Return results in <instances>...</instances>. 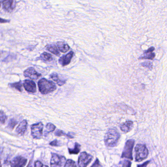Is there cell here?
Segmentation results:
<instances>
[{"mask_svg": "<svg viewBox=\"0 0 167 167\" xmlns=\"http://www.w3.org/2000/svg\"><path fill=\"white\" fill-rule=\"evenodd\" d=\"M119 138L120 134L115 129H109L105 136V143L108 147H114L118 144Z\"/></svg>", "mask_w": 167, "mask_h": 167, "instance_id": "obj_1", "label": "cell"}, {"mask_svg": "<svg viewBox=\"0 0 167 167\" xmlns=\"http://www.w3.org/2000/svg\"><path fill=\"white\" fill-rule=\"evenodd\" d=\"M38 85L40 91L43 94L51 93L56 89L55 84L53 82L48 81L46 78L40 79L38 82Z\"/></svg>", "mask_w": 167, "mask_h": 167, "instance_id": "obj_2", "label": "cell"}, {"mask_svg": "<svg viewBox=\"0 0 167 167\" xmlns=\"http://www.w3.org/2000/svg\"><path fill=\"white\" fill-rule=\"evenodd\" d=\"M135 161L141 162L147 158L149 151L146 145L138 144L135 147Z\"/></svg>", "mask_w": 167, "mask_h": 167, "instance_id": "obj_3", "label": "cell"}, {"mask_svg": "<svg viewBox=\"0 0 167 167\" xmlns=\"http://www.w3.org/2000/svg\"><path fill=\"white\" fill-rule=\"evenodd\" d=\"M134 140L133 139H130L128 140L126 143L125 146L123 150V153L122 154V158L129 159H133V150L134 145Z\"/></svg>", "mask_w": 167, "mask_h": 167, "instance_id": "obj_4", "label": "cell"}, {"mask_svg": "<svg viewBox=\"0 0 167 167\" xmlns=\"http://www.w3.org/2000/svg\"><path fill=\"white\" fill-rule=\"evenodd\" d=\"M43 126L42 123H37L31 125V135L33 138L39 139L42 137Z\"/></svg>", "mask_w": 167, "mask_h": 167, "instance_id": "obj_5", "label": "cell"}, {"mask_svg": "<svg viewBox=\"0 0 167 167\" xmlns=\"http://www.w3.org/2000/svg\"><path fill=\"white\" fill-rule=\"evenodd\" d=\"M92 157L91 155L87 154L86 152L81 153L79 157V167H86L92 160Z\"/></svg>", "mask_w": 167, "mask_h": 167, "instance_id": "obj_6", "label": "cell"}, {"mask_svg": "<svg viewBox=\"0 0 167 167\" xmlns=\"http://www.w3.org/2000/svg\"><path fill=\"white\" fill-rule=\"evenodd\" d=\"M65 160V157L64 156L55 154H52L51 161V167H61Z\"/></svg>", "mask_w": 167, "mask_h": 167, "instance_id": "obj_7", "label": "cell"}, {"mask_svg": "<svg viewBox=\"0 0 167 167\" xmlns=\"http://www.w3.org/2000/svg\"><path fill=\"white\" fill-rule=\"evenodd\" d=\"M27 163V159L21 156H16L10 162L12 167H24Z\"/></svg>", "mask_w": 167, "mask_h": 167, "instance_id": "obj_8", "label": "cell"}, {"mask_svg": "<svg viewBox=\"0 0 167 167\" xmlns=\"http://www.w3.org/2000/svg\"><path fill=\"white\" fill-rule=\"evenodd\" d=\"M23 74L25 77H27L32 79H38L41 76L40 74L37 73L35 70L32 67L28 68L27 69L25 70Z\"/></svg>", "mask_w": 167, "mask_h": 167, "instance_id": "obj_9", "label": "cell"}, {"mask_svg": "<svg viewBox=\"0 0 167 167\" xmlns=\"http://www.w3.org/2000/svg\"><path fill=\"white\" fill-rule=\"evenodd\" d=\"M155 49L154 47H151L148 50L144 52V53L139 57V59H141V60H143V59L150 60H154L155 56V53H153V51L155 50Z\"/></svg>", "mask_w": 167, "mask_h": 167, "instance_id": "obj_10", "label": "cell"}, {"mask_svg": "<svg viewBox=\"0 0 167 167\" xmlns=\"http://www.w3.org/2000/svg\"><path fill=\"white\" fill-rule=\"evenodd\" d=\"M23 87L27 91L30 93H35L36 90V86L34 82L30 80H25Z\"/></svg>", "mask_w": 167, "mask_h": 167, "instance_id": "obj_11", "label": "cell"}, {"mask_svg": "<svg viewBox=\"0 0 167 167\" xmlns=\"http://www.w3.org/2000/svg\"><path fill=\"white\" fill-rule=\"evenodd\" d=\"M73 56L74 53L73 52V51H71L67 55L62 56L59 59V63L63 66L67 65L69 64V63H70V61H71V59L73 58Z\"/></svg>", "mask_w": 167, "mask_h": 167, "instance_id": "obj_12", "label": "cell"}, {"mask_svg": "<svg viewBox=\"0 0 167 167\" xmlns=\"http://www.w3.org/2000/svg\"><path fill=\"white\" fill-rule=\"evenodd\" d=\"M27 122L26 120H23L21 122L16 129V133L18 135L22 136L26 132L27 129Z\"/></svg>", "mask_w": 167, "mask_h": 167, "instance_id": "obj_13", "label": "cell"}, {"mask_svg": "<svg viewBox=\"0 0 167 167\" xmlns=\"http://www.w3.org/2000/svg\"><path fill=\"white\" fill-rule=\"evenodd\" d=\"M133 126V123L131 121H128L123 123L120 126L121 130L123 133H127L132 130Z\"/></svg>", "mask_w": 167, "mask_h": 167, "instance_id": "obj_14", "label": "cell"}, {"mask_svg": "<svg viewBox=\"0 0 167 167\" xmlns=\"http://www.w3.org/2000/svg\"><path fill=\"white\" fill-rule=\"evenodd\" d=\"M56 45L58 50L62 53H66L68 52L70 48L68 44L64 43L63 42H58Z\"/></svg>", "mask_w": 167, "mask_h": 167, "instance_id": "obj_15", "label": "cell"}, {"mask_svg": "<svg viewBox=\"0 0 167 167\" xmlns=\"http://www.w3.org/2000/svg\"><path fill=\"white\" fill-rule=\"evenodd\" d=\"M51 78L53 79V81L56 82L57 84L61 86L63 85V84L65 83V81H64L63 79H60L59 75L56 73H52L51 74Z\"/></svg>", "mask_w": 167, "mask_h": 167, "instance_id": "obj_16", "label": "cell"}, {"mask_svg": "<svg viewBox=\"0 0 167 167\" xmlns=\"http://www.w3.org/2000/svg\"><path fill=\"white\" fill-rule=\"evenodd\" d=\"M14 1H4L3 2V8L8 11H11L14 9Z\"/></svg>", "mask_w": 167, "mask_h": 167, "instance_id": "obj_17", "label": "cell"}, {"mask_svg": "<svg viewBox=\"0 0 167 167\" xmlns=\"http://www.w3.org/2000/svg\"><path fill=\"white\" fill-rule=\"evenodd\" d=\"M47 50H48L49 52H51L54 55L59 56L60 55V53L58 51V48L57 47L56 45L51 44L48 45L47 47Z\"/></svg>", "mask_w": 167, "mask_h": 167, "instance_id": "obj_18", "label": "cell"}, {"mask_svg": "<svg viewBox=\"0 0 167 167\" xmlns=\"http://www.w3.org/2000/svg\"><path fill=\"white\" fill-rule=\"evenodd\" d=\"M41 59L44 61H51L52 60V56L49 53L46 52L43 53L41 55Z\"/></svg>", "mask_w": 167, "mask_h": 167, "instance_id": "obj_19", "label": "cell"}, {"mask_svg": "<svg viewBox=\"0 0 167 167\" xmlns=\"http://www.w3.org/2000/svg\"><path fill=\"white\" fill-rule=\"evenodd\" d=\"M80 146L78 143H76L75 144V146L73 149H69V154H78L80 151Z\"/></svg>", "mask_w": 167, "mask_h": 167, "instance_id": "obj_20", "label": "cell"}, {"mask_svg": "<svg viewBox=\"0 0 167 167\" xmlns=\"http://www.w3.org/2000/svg\"><path fill=\"white\" fill-rule=\"evenodd\" d=\"M132 163L127 160H124L119 162L116 167H131Z\"/></svg>", "mask_w": 167, "mask_h": 167, "instance_id": "obj_21", "label": "cell"}, {"mask_svg": "<svg viewBox=\"0 0 167 167\" xmlns=\"http://www.w3.org/2000/svg\"><path fill=\"white\" fill-rule=\"evenodd\" d=\"M55 129V126L53 124H52V123H48V124H47V125H46L45 135H47V134L49 133L53 132Z\"/></svg>", "mask_w": 167, "mask_h": 167, "instance_id": "obj_22", "label": "cell"}, {"mask_svg": "<svg viewBox=\"0 0 167 167\" xmlns=\"http://www.w3.org/2000/svg\"><path fill=\"white\" fill-rule=\"evenodd\" d=\"M9 85L12 88H15L19 91H22V85L21 84V82H16V83H11L9 84Z\"/></svg>", "mask_w": 167, "mask_h": 167, "instance_id": "obj_23", "label": "cell"}, {"mask_svg": "<svg viewBox=\"0 0 167 167\" xmlns=\"http://www.w3.org/2000/svg\"><path fill=\"white\" fill-rule=\"evenodd\" d=\"M55 135L56 136H66L70 138H73V136H71L70 135H69V134H66L65 133H63V131L60 130H57L55 133Z\"/></svg>", "mask_w": 167, "mask_h": 167, "instance_id": "obj_24", "label": "cell"}, {"mask_svg": "<svg viewBox=\"0 0 167 167\" xmlns=\"http://www.w3.org/2000/svg\"><path fill=\"white\" fill-rule=\"evenodd\" d=\"M17 124V122L15 120L11 119L9 122V125H8V128L10 129H13Z\"/></svg>", "mask_w": 167, "mask_h": 167, "instance_id": "obj_25", "label": "cell"}, {"mask_svg": "<svg viewBox=\"0 0 167 167\" xmlns=\"http://www.w3.org/2000/svg\"><path fill=\"white\" fill-rule=\"evenodd\" d=\"M7 119V117L4 112L0 111V123L4 124Z\"/></svg>", "mask_w": 167, "mask_h": 167, "instance_id": "obj_26", "label": "cell"}, {"mask_svg": "<svg viewBox=\"0 0 167 167\" xmlns=\"http://www.w3.org/2000/svg\"><path fill=\"white\" fill-rule=\"evenodd\" d=\"M64 167H76V165L74 161L69 159L66 161Z\"/></svg>", "mask_w": 167, "mask_h": 167, "instance_id": "obj_27", "label": "cell"}, {"mask_svg": "<svg viewBox=\"0 0 167 167\" xmlns=\"http://www.w3.org/2000/svg\"><path fill=\"white\" fill-rule=\"evenodd\" d=\"M141 65L143 67H146L149 69L151 70L152 69V64L150 62H144L141 63Z\"/></svg>", "mask_w": 167, "mask_h": 167, "instance_id": "obj_28", "label": "cell"}, {"mask_svg": "<svg viewBox=\"0 0 167 167\" xmlns=\"http://www.w3.org/2000/svg\"><path fill=\"white\" fill-rule=\"evenodd\" d=\"M34 167H48L47 165H44L42 162L39 161H36L34 163Z\"/></svg>", "mask_w": 167, "mask_h": 167, "instance_id": "obj_29", "label": "cell"}, {"mask_svg": "<svg viewBox=\"0 0 167 167\" xmlns=\"http://www.w3.org/2000/svg\"><path fill=\"white\" fill-rule=\"evenodd\" d=\"M49 145L52 146L54 147H59L60 146V142L58 140H55L54 141H52V142L50 143Z\"/></svg>", "mask_w": 167, "mask_h": 167, "instance_id": "obj_30", "label": "cell"}, {"mask_svg": "<svg viewBox=\"0 0 167 167\" xmlns=\"http://www.w3.org/2000/svg\"><path fill=\"white\" fill-rule=\"evenodd\" d=\"M91 167H102L101 166V164L100 163V161L98 159L96 160V161H95L94 164L92 165Z\"/></svg>", "mask_w": 167, "mask_h": 167, "instance_id": "obj_31", "label": "cell"}, {"mask_svg": "<svg viewBox=\"0 0 167 167\" xmlns=\"http://www.w3.org/2000/svg\"><path fill=\"white\" fill-rule=\"evenodd\" d=\"M150 161H147L146 162H145L144 163L142 164L141 165H138L137 167H147V165L150 163Z\"/></svg>", "mask_w": 167, "mask_h": 167, "instance_id": "obj_32", "label": "cell"}, {"mask_svg": "<svg viewBox=\"0 0 167 167\" xmlns=\"http://www.w3.org/2000/svg\"><path fill=\"white\" fill-rule=\"evenodd\" d=\"M9 20H6V19H4L1 18H0V23H5L9 22Z\"/></svg>", "mask_w": 167, "mask_h": 167, "instance_id": "obj_33", "label": "cell"}, {"mask_svg": "<svg viewBox=\"0 0 167 167\" xmlns=\"http://www.w3.org/2000/svg\"><path fill=\"white\" fill-rule=\"evenodd\" d=\"M0 167H2L1 163V161H0Z\"/></svg>", "mask_w": 167, "mask_h": 167, "instance_id": "obj_34", "label": "cell"}, {"mask_svg": "<svg viewBox=\"0 0 167 167\" xmlns=\"http://www.w3.org/2000/svg\"><path fill=\"white\" fill-rule=\"evenodd\" d=\"M0 7H1V5H0Z\"/></svg>", "mask_w": 167, "mask_h": 167, "instance_id": "obj_35", "label": "cell"}]
</instances>
